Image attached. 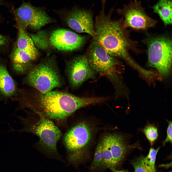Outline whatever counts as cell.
Segmentation results:
<instances>
[{"mask_svg": "<svg viewBox=\"0 0 172 172\" xmlns=\"http://www.w3.org/2000/svg\"><path fill=\"white\" fill-rule=\"evenodd\" d=\"M22 92L19 98L20 109L27 108L58 121L65 120L78 109L97 102L95 97H80L60 91Z\"/></svg>", "mask_w": 172, "mask_h": 172, "instance_id": "obj_1", "label": "cell"}, {"mask_svg": "<svg viewBox=\"0 0 172 172\" xmlns=\"http://www.w3.org/2000/svg\"><path fill=\"white\" fill-rule=\"evenodd\" d=\"M102 8L96 16L94 24L95 35L93 38L110 55L126 61L135 68L138 64L128 53L129 43L122 23L121 20L111 18L115 5L105 14L106 0H101Z\"/></svg>", "mask_w": 172, "mask_h": 172, "instance_id": "obj_2", "label": "cell"}, {"mask_svg": "<svg viewBox=\"0 0 172 172\" xmlns=\"http://www.w3.org/2000/svg\"><path fill=\"white\" fill-rule=\"evenodd\" d=\"M27 115L25 117L21 115L16 116L23 125L21 129L13 131L34 134L39 138L38 143L40 150L45 154L52 158L64 162L57 148V143L62 133L52 120L38 112L31 113L26 111Z\"/></svg>", "mask_w": 172, "mask_h": 172, "instance_id": "obj_3", "label": "cell"}, {"mask_svg": "<svg viewBox=\"0 0 172 172\" xmlns=\"http://www.w3.org/2000/svg\"><path fill=\"white\" fill-rule=\"evenodd\" d=\"M93 128L88 123H77L64 134L63 143L69 164L76 165L86 157L93 134Z\"/></svg>", "mask_w": 172, "mask_h": 172, "instance_id": "obj_4", "label": "cell"}, {"mask_svg": "<svg viewBox=\"0 0 172 172\" xmlns=\"http://www.w3.org/2000/svg\"><path fill=\"white\" fill-rule=\"evenodd\" d=\"M25 82L42 93L61 87V77L55 59L50 57L33 66L27 73Z\"/></svg>", "mask_w": 172, "mask_h": 172, "instance_id": "obj_5", "label": "cell"}, {"mask_svg": "<svg viewBox=\"0 0 172 172\" xmlns=\"http://www.w3.org/2000/svg\"><path fill=\"white\" fill-rule=\"evenodd\" d=\"M147 65L156 69L162 79L170 75L172 66V43L171 38L164 36L153 37L147 41Z\"/></svg>", "mask_w": 172, "mask_h": 172, "instance_id": "obj_6", "label": "cell"}, {"mask_svg": "<svg viewBox=\"0 0 172 172\" xmlns=\"http://www.w3.org/2000/svg\"><path fill=\"white\" fill-rule=\"evenodd\" d=\"M16 25L39 30L54 20L47 13L45 8L34 6L30 2L23 1L18 8L12 9Z\"/></svg>", "mask_w": 172, "mask_h": 172, "instance_id": "obj_7", "label": "cell"}, {"mask_svg": "<svg viewBox=\"0 0 172 172\" xmlns=\"http://www.w3.org/2000/svg\"><path fill=\"white\" fill-rule=\"evenodd\" d=\"M62 16L71 28L79 33H86L93 38L95 35L93 13L91 10L75 5L70 9L55 10Z\"/></svg>", "mask_w": 172, "mask_h": 172, "instance_id": "obj_8", "label": "cell"}, {"mask_svg": "<svg viewBox=\"0 0 172 172\" xmlns=\"http://www.w3.org/2000/svg\"><path fill=\"white\" fill-rule=\"evenodd\" d=\"M116 11L124 17V25L134 29L145 30L153 27L157 22L147 15L141 2L137 0L131 1L128 4L124 5L122 8Z\"/></svg>", "mask_w": 172, "mask_h": 172, "instance_id": "obj_9", "label": "cell"}, {"mask_svg": "<svg viewBox=\"0 0 172 172\" xmlns=\"http://www.w3.org/2000/svg\"><path fill=\"white\" fill-rule=\"evenodd\" d=\"M66 72L72 88L76 89L85 81L95 78L96 72L90 66L86 55L77 56L67 63Z\"/></svg>", "mask_w": 172, "mask_h": 172, "instance_id": "obj_10", "label": "cell"}, {"mask_svg": "<svg viewBox=\"0 0 172 172\" xmlns=\"http://www.w3.org/2000/svg\"><path fill=\"white\" fill-rule=\"evenodd\" d=\"M86 38L70 30L59 29L53 31L49 36L50 44L60 51L70 52L78 50L85 43Z\"/></svg>", "mask_w": 172, "mask_h": 172, "instance_id": "obj_11", "label": "cell"}, {"mask_svg": "<svg viewBox=\"0 0 172 172\" xmlns=\"http://www.w3.org/2000/svg\"><path fill=\"white\" fill-rule=\"evenodd\" d=\"M110 147L112 157V167L115 168L120 165L127 153L134 148L141 149L137 142L130 145L127 143L124 137L121 134H110Z\"/></svg>", "mask_w": 172, "mask_h": 172, "instance_id": "obj_12", "label": "cell"}, {"mask_svg": "<svg viewBox=\"0 0 172 172\" xmlns=\"http://www.w3.org/2000/svg\"><path fill=\"white\" fill-rule=\"evenodd\" d=\"M18 92L16 84L6 64L0 62V97L5 99L11 98L17 95Z\"/></svg>", "mask_w": 172, "mask_h": 172, "instance_id": "obj_13", "label": "cell"}, {"mask_svg": "<svg viewBox=\"0 0 172 172\" xmlns=\"http://www.w3.org/2000/svg\"><path fill=\"white\" fill-rule=\"evenodd\" d=\"M10 59L13 70L19 74H27L33 66L32 62L34 60L28 53L15 46L10 55Z\"/></svg>", "mask_w": 172, "mask_h": 172, "instance_id": "obj_14", "label": "cell"}, {"mask_svg": "<svg viewBox=\"0 0 172 172\" xmlns=\"http://www.w3.org/2000/svg\"><path fill=\"white\" fill-rule=\"evenodd\" d=\"M16 25L18 33L15 46L28 53L35 60L38 53L32 40L26 31V29L19 25Z\"/></svg>", "mask_w": 172, "mask_h": 172, "instance_id": "obj_15", "label": "cell"}, {"mask_svg": "<svg viewBox=\"0 0 172 172\" xmlns=\"http://www.w3.org/2000/svg\"><path fill=\"white\" fill-rule=\"evenodd\" d=\"M152 8L154 12L158 14L164 25L172 24V0H159Z\"/></svg>", "mask_w": 172, "mask_h": 172, "instance_id": "obj_16", "label": "cell"}, {"mask_svg": "<svg viewBox=\"0 0 172 172\" xmlns=\"http://www.w3.org/2000/svg\"><path fill=\"white\" fill-rule=\"evenodd\" d=\"M110 134H108L105 135L101 141L103 168L112 167V157L110 148Z\"/></svg>", "mask_w": 172, "mask_h": 172, "instance_id": "obj_17", "label": "cell"}, {"mask_svg": "<svg viewBox=\"0 0 172 172\" xmlns=\"http://www.w3.org/2000/svg\"><path fill=\"white\" fill-rule=\"evenodd\" d=\"M28 34L36 47L43 50L46 49L48 48L50 44L49 37L46 31L40 30L36 33Z\"/></svg>", "mask_w": 172, "mask_h": 172, "instance_id": "obj_18", "label": "cell"}, {"mask_svg": "<svg viewBox=\"0 0 172 172\" xmlns=\"http://www.w3.org/2000/svg\"><path fill=\"white\" fill-rule=\"evenodd\" d=\"M147 139L152 146L157 139L158 134L157 129L154 125L149 124L146 125L142 130Z\"/></svg>", "mask_w": 172, "mask_h": 172, "instance_id": "obj_19", "label": "cell"}, {"mask_svg": "<svg viewBox=\"0 0 172 172\" xmlns=\"http://www.w3.org/2000/svg\"><path fill=\"white\" fill-rule=\"evenodd\" d=\"M91 167L93 169L103 168L102 148L101 141L98 143L96 148Z\"/></svg>", "mask_w": 172, "mask_h": 172, "instance_id": "obj_20", "label": "cell"}, {"mask_svg": "<svg viewBox=\"0 0 172 172\" xmlns=\"http://www.w3.org/2000/svg\"><path fill=\"white\" fill-rule=\"evenodd\" d=\"M160 148V147H159L155 149L153 147H151L147 155L145 157L144 156L145 162L152 172H156L155 166L156 158Z\"/></svg>", "mask_w": 172, "mask_h": 172, "instance_id": "obj_21", "label": "cell"}, {"mask_svg": "<svg viewBox=\"0 0 172 172\" xmlns=\"http://www.w3.org/2000/svg\"><path fill=\"white\" fill-rule=\"evenodd\" d=\"M144 156H141L131 162L134 172H152L144 160Z\"/></svg>", "mask_w": 172, "mask_h": 172, "instance_id": "obj_22", "label": "cell"}, {"mask_svg": "<svg viewBox=\"0 0 172 172\" xmlns=\"http://www.w3.org/2000/svg\"><path fill=\"white\" fill-rule=\"evenodd\" d=\"M168 123V126L167 129V136L162 142L163 145L164 146L166 143L169 142L172 144V121L166 120Z\"/></svg>", "mask_w": 172, "mask_h": 172, "instance_id": "obj_23", "label": "cell"}, {"mask_svg": "<svg viewBox=\"0 0 172 172\" xmlns=\"http://www.w3.org/2000/svg\"><path fill=\"white\" fill-rule=\"evenodd\" d=\"M9 41L6 37L0 34V48L6 45Z\"/></svg>", "mask_w": 172, "mask_h": 172, "instance_id": "obj_24", "label": "cell"}, {"mask_svg": "<svg viewBox=\"0 0 172 172\" xmlns=\"http://www.w3.org/2000/svg\"><path fill=\"white\" fill-rule=\"evenodd\" d=\"M112 172H129L126 170H117L115 168L110 167L109 168Z\"/></svg>", "mask_w": 172, "mask_h": 172, "instance_id": "obj_25", "label": "cell"}, {"mask_svg": "<svg viewBox=\"0 0 172 172\" xmlns=\"http://www.w3.org/2000/svg\"><path fill=\"white\" fill-rule=\"evenodd\" d=\"M170 165H172L171 164H170V163H169L166 164H162L160 165L159 167H164L165 168H168L170 167Z\"/></svg>", "mask_w": 172, "mask_h": 172, "instance_id": "obj_26", "label": "cell"}, {"mask_svg": "<svg viewBox=\"0 0 172 172\" xmlns=\"http://www.w3.org/2000/svg\"><path fill=\"white\" fill-rule=\"evenodd\" d=\"M5 3L4 1L2 0H0V5H4Z\"/></svg>", "mask_w": 172, "mask_h": 172, "instance_id": "obj_27", "label": "cell"}, {"mask_svg": "<svg viewBox=\"0 0 172 172\" xmlns=\"http://www.w3.org/2000/svg\"><path fill=\"white\" fill-rule=\"evenodd\" d=\"M169 172H172L171 171H170Z\"/></svg>", "mask_w": 172, "mask_h": 172, "instance_id": "obj_28", "label": "cell"}]
</instances>
